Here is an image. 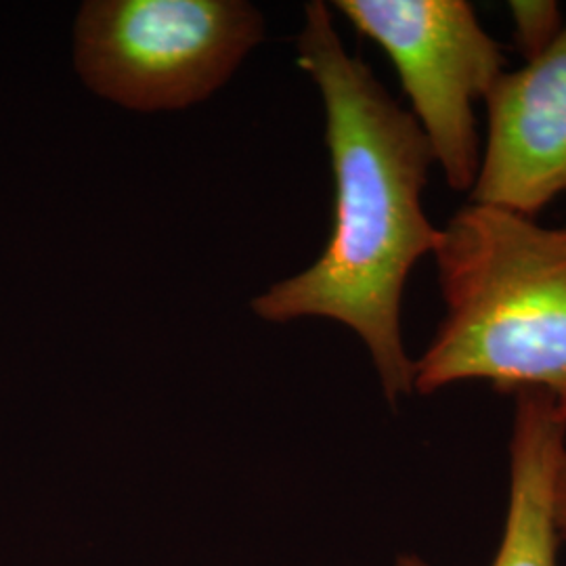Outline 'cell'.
I'll return each instance as SVG.
<instances>
[{"label": "cell", "mask_w": 566, "mask_h": 566, "mask_svg": "<svg viewBox=\"0 0 566 566\" xmlns=\"http://www.w3.org/2000/svg\"><path fill=\"white\" fill-rule=\"evenodd\" d=\"M298 65L319 86L334 172V224L324 254L271 285L252 311L273 324L334 319L369 348L386 399L413 392V364L401 336V298L416 263L434 252L441 229L428 221L422 191L434 164L416 118L346 53L325 2L304 7Z\"/></svg>", "instance_id": "6da1fadb"}, {"label": "cell", "mask_w": 566, "mask_h": 566, "mask_svg": "<svg viewBox=\"0 0 566 566\" xmlns=\"http://www.w3.org/2000/svg\"><path fill=\"white\" fill-rule=\"evenodd\" d=\"M432 254L447 315L413 364V392L486 380L547 392L566 418V229L470 203Z\"/></svg>", "instance_id": "7a4b0ae2"}, {"label": "cell", "mask_w": 566, "mask_h": 566, "mask_svg": "<svg viewBox=\"0 0 566 566\" xmlns=\"http://www.w3.org/2000/svg\"><path fill=\"white\" fill-rule=\"evenodd\" d=\"M263 34V15L242 0H88L74 65L126 109H182L221 88Z\"/></svg>", "instance_id": "3957f363"}, {"label": "cell", "mask_w": 566, "mask_h": 566, "mask_svg": "<svg viewBox=\"0 0 566 566\" xmlns=\"http://www.w3.org/2000/svg\"><path fill=\"white\" fill-rule=\"evenodd\" d=\"M334 7L392 61L411 116L455 191L481 168L474 103L504 74L500 44L464 0H336Z\"/></svg>", "instance_id": "277c9868"}, {"label": "cell", "mask_w": 566, "mask_h": 566, "mask_svg": "<svg viewBox=\"0 0 566 566\" xmlns=\"http://www.w3.org/2000/svg\"><path fill=\"white\" fill-rule=\"evenodd\" d=\"M489 135L472 203L531 217L566 191V25L486 95Z\"/></svg>", "instance_id": "5b68a950"}, {"label": "cell", "mask_w": 566, "mask_h": 566, "mask_svg": "<svg viewBox=\"0 0 566 566\" xmlns=\"http://www.w3.org/2000/svg\"><path fill=\"white\" fill-rule=\"evenodd\" d=\"M566 453V418L542 390L516 392L506 526L491 566H556L554 486Z\"/></svg>", "instance_id": "8992f818"}, {"label": "cell", "mask_w": 566, "mask_h": 566, "mask_svg": "<svg viewBox=\"0 0 566 566\" xmlns=\"http://www.w3.org/2000/svg\"><path fill=\"white\" fill-rule=\"evenodd\" d=\"M514 21V42L526 61L539 57L563 32V13L554 0H514L510 2Z\"/></svg>", "instance_id": "52a82bcc"}, {"label": "cell", "mask_w": 566, "mask_h": 566, "mask_svg": "<svg viewBox=\"0 0 566 566\" xmlns=\"http://www.w3.org/2000/svg\"><path fill=\"white\" fill-rule=\"evenodd\" d=\"M554 521H556L558 539L566 542V453L563 464L558 468L556 486H554Z\"/></svg>", "instance_id": "ba28073f"}, {"label": "cell", "mask_w": 566, "mask_h": 566, "mask_svg": "<svg viewBox=\"0 0 566 566\" xmlns=\"http://www.w3.org/2000/svg\"><path fill=\"white\" fill-rule=\"evenodd\" d=\"M395 566H428L426 565L422 558H418V556H413V554H405L401 556L399 560H397V565Z\"/></svg>", "instance_id": "9c48e42d"}, {"label": "cell", "mask_w": 566, "mask_h": 566, "mask_svg": "<svg viewBox=\"0 0 566 566\" xmlns=\"http://www.w3.org/2000/svg\"><path fill=\"white\" fill-rule=\"evenodd\" d=\"M565 229H566V227H565Z\"/></svg>", "instance_id": "30bf717a"}]
</instances>
